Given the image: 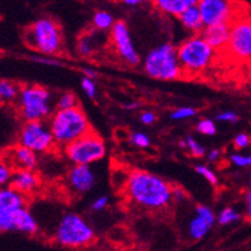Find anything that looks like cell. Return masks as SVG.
Here are the masks:
<instances>
[{
  "instance_id": "cell-1",
  "label": "cell",
  "mask_w": 251,
  "mask_h": 251,
  "mask_svg": "<svg viewBox=\"0 0 251 251\" xmlns=\"http://www.w3.org/2000/svg\"><path fill=\"white\" fill-rule=\"evenodd\" d=\"M127 198L137 206L150 210L168 208L173 200V187L168 182L146 171H132L126 178Z\"/></svg>"
},
{
  "instance_id": "cell-2",
  "label": "cell",
  "mask_w": 251,
  "mask_h": 251,
  "mask_svg": "<svg viewBox=\"0 0 251 251\" xmlns=\"http://www.w3.org/2000/svg\"><path fill=\"white\" fill-rule=\"evenodd\" d=\"M50 133L56 148H66L91 131L89 119L81 106L72 109L56 110L50 119Z\"/></svg>"
},
{
  "instance_id": "cell-3",
  "label": "cell",
  "mask_w": 251,
  "mask_h": 251,
  "mask_svg": "<svg viewBox=\"0 0 251 251\" xmlns=\"http://www.w3.org/2000/svg\"><path fill=\"white\" fill-rule=\"evenodd\" d=\"M25 43L27 47L44 55L60 54L64 45L62 28L53 18H39L25 31Z\"/></svg>"
},
{
  "instance_id": "cell-4",
  "label": "cell",
  "mask_w": 251,
  "mask_h": 251,
  "mask_svg": "<svg viewBox=\"0 0 251 251\" xmlns=\"http://www.w3.org/2000/svg\"><path fill=\"white\" fill-rule=\"evenodd\" d=\"M176 50L182 76H198L208 70L215 56L214 50L205 43L200 35L187 39Z\"/></svg>"
},
{
  "instance_id": "cell-5",
  "label": "cell",
  "mask_w": 251,
  "mask_h": 251,
  "mask_svg": "<svg viewBox=\"0 0 251 251\" xmlns=\"http://www.w3.org/2000/svg\"><path fill=\"white\" fill-rule=\"evenodd\" d=\"M144 70L150 77L162 81H173L182 77V70L177 59V50L169 43L152 49L144 62Z\"/></svg>"
},
{
  "instance_id": "cell-6",
  "label": "cell",
  "mask_w": 251,
  "mask_h": 251,
  "mask_svg": "<svg viewBox=\"0 0 251 251\" xmlns=\"http://www.w3.org/2000/svg\"><path fill=\"white\" fill-rule=\"evenodd\" d=\"M55 242L70 249L86 248L95 241V231L78 214H66L55 231Z\"/></svg>"
},
{
  "instance_id": "cell-7",
  "label": "cell",
  "mask_w": 251,
  "mask_h": 251,
  "mask_svg": "<svg viewBox=\"0 0 251 251\" xmlns=\"http://www.w3.org/2000/svg\"><path fill=\"white\" fill-rule=\"evenodd\" d=\"M18 109L26 122H41L51 113L49 90L40 85H27L21 87Z\"/></svg>"
},
{
  "instance_id": "cell-8",
  "label": "cell",
  "mask_w": 251,
  "mask_h": 251,
  "mask_svg": "<svg viewBox=\"0 0 251 251\" xmlns=\"http://www.w3.org/2000/svg\"><path fill=\"white\" fill-rule=\"evenodd\" d=\"M64 152L75 165H90L105 156V142L95 131H91L81 139L67 145Z\"/></svg>"
},
{
  "instance_id": "cell-9",
  "label": "cell",
  "mask_w": 251,
  "mask_h": 251,
  "mask_svg": "<svg viewBox=\"0 0 251 251\" xmlns=\"http://www.w3.org/2000/svg\"><path fill=\"white\" fill-rule=\"evenodd\" d=\"M226 50L235 59L249 62L251 56V25L249 17H236L231 22Z\"/></svg>"
},
{
  "instance_id": "cell-10",
  "label": "cell",
  "mask_w": 251,
  "mask_h": 251,
  "mask_svg": "<svg viewBox=\"0 0 251 251\" xmlns=\"http://www.w3.org/2000/svg\"><path fill=\"white\" fill-rule=\"evenodd\" d=\"M18 145L33 152H48L56 148L50 129L43 122H26L20 132Z\"/></svg>"
},
{
  "instance_id": "cell-11",
  "label": "cell",
  "mask_w": 251,
  "mask_h": 251,
  "mask_svg": "<svg viewBox=\"0 0 251 251\" xmlns=\"http://www.w3.org/2000/svg\"><path fill=\"white\" fill-rule=\"evenodd\" d=\"M204 27L219 24H231L235 20V5L226 0H201L198 1Z\"/></svg>"
},
{
  "instance_id": "cell-12",
  "label": "cell",
  "mask_w": 251,
  "mask_h": 251,
  "mask_svg": "<svg viewBox=\"0 0 251 251\" xmlns=\"http://www.w3.org/2000/svg\"><path fill=\"white\" fill-rule=\"evenodd\" d=\"M110 30H112L110 37H112L113 47L119 58L129 66H139L140 55L133 47L127 24L125 21H117Z\"/></svg>"
},
{
  "instance_id": "cell-13",
  "label": "cell",
  "mask_w": 251,
  "mask_h": 251,
  "mask_svg": "<svg viewBox=\"0 0 251 251\" xmlns=\"http://www.w3.org/2000/svg\"><path fill=\"white\" fill-rule=\"evenodd\" d=\"M40 185H41L40 176L35 171H26V169H14L9 181V187L26 198L37 191Z\"/></svg>"
},
{
  "instance_id": "cell-14",
  "label": "cell",
  "mask_w": 251,
  "mask_h": 251,
  "mask_svg": "<svg viewBox=\"0 0 251 251\" xmlns=\"http://www.w3.org/2000/svg\"><path fill=\"white\" fill-rule=\"evenodd\" d=\"M70 188L75 194H85L93 188L95 175L89 165H75L67 176Z\"/></svg>"
},
{
  "instance_id": "cell-15",
  "label": "cell",
  "mask_w": 251,
  "mask_h": 251,
  "mask_svg": "<svg viewBox=\"0 0 251 251\" xmlns=\"http://www.w3.org/2000/svg\"><path fill=\"white\" fill-rule=\"evenodd\" d=\"M13 169H26V171H35L39 163V156L36 152L26 149L24 146L16 145L8 149L3 154Z\"/></svg>"
},
{
  "instance_id": "cell-16",
  "label": "cell",
  "mask_w": 251,
  "mask_h": 251,
  "mask_svg": "<svg viewBox=\"0 0 251 251\" xmlns=\"http://www.w3.org/2000/svg\"><path fill=\"white\" fill-rule=\"evenodd\" d=\"M229 28H231V24L213 25V26L204 27L200 36L214 51L226 50L228 39H229Z\"/></svg>"
},
{
  "instance_id": "cell-17",
  "label": "cell",
  "mask_w": 251,
  "mask_h": 251,
  "mask_svg": "<svg viewBox=\"0 0 251 251\" xmlns=\"http://www.w3.org/2000/svg\"><path fill=\"white\" fill-rule=\"evenodd\" d=\"M27 198L21 195L9 186L0 188V214L16 212L18 209L26 208Z\"/></svg>"
},
{
  "instance_id": "cell-18",
  "label": "cell",
  "mask_w": 251,
  "mask_h": 251,
  "mask_svg": "<svg viewBox=\"0 0 251 251\" xmlns=\"http://www.w3.org/2000/svg\"><path fill=\"white\" fill-rule=\"evenodd\" d=\"M13 223H14V231L24 232L27 235H36L39 231V226H37L36 219L33 218L26 208L18 209L13 212Z\"/></svg>"
},
{
  "instance_id": "cell-19",
  "label": "cell",
  "mask_w": 251,
  "mask_h": 251,
  "mask_svg": "<svg viewBox=\"0 0 251 251\" xmlns=\"http://www.w3.org/2000/svg\"><path fill=\"white\" fill-rule=\"evenodd\" d=\"M194 4H198V1L196 0H158V1H154V5L160 12L175 17L181 16L188 7H191Z\"/></svg>"
},
{
  "instance_id": "cell-20",
  "label": "cell",
  "mask_w": 251,
  "mask_h": 251,
  "mask_svg": "<svg viewBox=\"0 0 251 251\" xmlns=\"http://www.w3.org/2000/svg\"><path fill=\"white\" fill-rule=\"evenodd\" d=\"M178 18L181 21V24L183 25V27L192 31V32H201V30L204 28L198 4H194L191 7H188Z\"/></svg>"
},
{
  "instance_id": "cell-21",
  "label": "cell",
  "mask_w": 251,
  "mask_h": 251,
  "mask_svg": "<svg viewBox=\"0 0 251 251\" xmlns=\"http://www.w3.org/2000/svg\"><path fill=\"white\" fill-rule=\"evenodd\" d=\"M20 90V85H17L13 81L0 79V105L17 101Z\"/></svg>"
},
{
  "instance_id": "cell-22",
  "label": "cell",
  "mask_w": 251,
  "mask_h": 251,
  "mask_svg": "<svg viewBox=\"0 0 251 251\" xmlns=\"http://www.w3.org/2000/svg\"><path fill=\"white\" fill-rule=\"evenodd\" d=\"M210 228H212V226H209L204 219L195 215L188 223V235L192 240L199 241V240H201L202 237L206 236V233L210 231Z\"/></svg>"
},
{
  "instance_id": "cell-23",
  "label": "cell",
  "mask_w": 251,
  "mask_h": 251,
  "mask_svg": "<svg viewBox=\"0 0 251 251\" xmlns=\"http://www.w3.org/2000/svg\"><path fill=\"white\" fill-rule=\"evenodd\" d=\"M93 24L95 26V28L100 31H105L112 28L113 25H114V20H113V16L109 12H105V10H98L95 14H94Z\"/></svg>"
},
{
  "instance_id": "cell-24",
  "label": "cell",
  "mask_w": 251,
  "mask_h": 251,
  "mask_svg": "<svg viewBox=\"0 0 251 251\" xmlns=\"http://www.w3.org/2000/svg\"><path fill=\"white\" fill-rule=\"evenodd\" d=\"M14 169L12 168V165L8 163L5 156L3 154H0V188L5 187L9 183L12 173Z\"/></svg>"
},
{
  "instance_id": "cell-25",
  "label": "cell",
  "mask_w": 251,
  "mask_h": 251,
  "mask_svg": "<svg viewBox=\"0 0 251 251\" xmlns=\"http://www.w3.org/2000/svg\"><path fill=\"white\" fill-rule=\"evenodd\" d=\"M241 219V214L238 212H236L233 208H226L223 209L218 215V222L219 225L222 226H228L238 222Z\"/></svg>"
},
{
  "instance_id": "cell-26",
  "label": "cell",
  "mask_w": 251,
  "mask_h": 251,
  "mask_svg": "<svg viewBox=\"0 0 251 251\" xmlns=\"http://www.w3.org/2000/svg\"><path fill=\"white\" fill-rule=\"evenodd\" d=\"M58 110H64V109H72L75 106H78V101H77V96L71 91L62 94L56 102Z\"/></svg>"
},
{
  "instance_id": "cell-27",
  "label": "cell",
  "mask_w": 251,
  "mask_h": 251,
  "mask_svg": "<svg viewBox=\"0 0 251 251\" xmlns=\"http://www.w3.org/2000/svg\"><path fill=\"white\" fill-rule=\"evenodd\" d=\"M196 131L202 133V135L213 136L217 132V126L212 119H201L196 126Z\"/></svg>"
},
{
  "instance_id": "cell-28",
  "label": "cell",
  "mask_w": 251,
  "mask_h": 251,
  "mask_svg": "<svg viewBox=\"0 0 251 251\" xmlns=\"http://www.w3.org/2000/svg\"><path fill=\"white\" fill-rule=\"evenodd\" d=\"M196 217H200L201 219H204L209 226H213L217 221L215 218V214L213 213V210L208 206H205V205H199L196 206Z\"/></svg>"
},
{
  "instance_id": "cell-29",
  "label": "cell",
  "mask_w": 251,
  "mask_h": 251,
  "mask_svg": "<svg viewBox=\"0 0 251 251\" xmlns=\"http://www.w3.org/2000/svg\"><path fill=\"white\" fill-rule=\"evenodd\" d=\"M186 148H188L190 152H191L195 158H201V156L205 155L204 146H202L201 144H199L196 140L192 139L191 136H188L187 139H186Z\"/></svg>"
},
{
  "instance_id": "cell-30",
  "label": "cell",
  "mask_w": 251,
  "mask_h": 251,
  "mask_svg": "<svg viewBox=\"0 0 251 251\" xmlns=\"http://www.w3.org/2000/svg\"><path fill=\"white\" fill-rule=\"evenodd\" d=\"M195 169L196 172H198L199 175H201L209 183H212V185H217V183H218V178H217L215 173L213 172L212 169L208 168L206 165H198Z\"/></svg>"
},
{
  "instance_id": "cell-31",
  "label": "cell",
  "mask_w": 251,
  "mask_h": 251,
  "mask_svg": "<svg viewBox=\"0 0 251 251\" xmlns=\"http://www.w3.org/2000/svg\"><path fill=\"white\" fill-rule=\"evenodd\" d=\"M196 114V110L191 106H185V108H179V109L175 110V112L171 114V118L172 119H187L191 118Z\"/></svg>"
},
{
  "instance_id": "cell-32",
  "label": "cell",
  "mask_w": 251,
  "mask_h": 251,
  "mask_svg": "<svg viewBox=\"0 0 251 251\" xmlns=\"http://www.w3.org/2000/svg\"><path fill=\"white\" fill-rule=\"evenodd\" d=\"M131 142L137 148H148L150 145V139L145 133L137 132L131 136Z\"/></svg>"
},
{
  "instance_id": "cell-33",
  "label": "cell",
  "mask_w": 251,
  "mask_h": 251,
  "mask_svg": "<svg viewBox=\"0 0 251 251\" xmlns=\"http://www.w3.org/2000/svg\"><path fill=\"white\" fill-rule=\"evenodd\" d=\"M93 43L90 41L89 37L83 36L78 43V53L82 56H90L93 54Z\"/></svg>"
},
{
  "instance_id": "cell-34",
  "label": "cell",
  "mask_w": 251,
  "mask_h": 251,
  "mask_svg": "<svg viewBox=\"0 0 251 251\" xmlns=\"http://www.w3.org/2000/svg\"><path fill=\"white\" fill-rule=\"evenodd\" d=\"M81 85H82L83 91L86 93V95L89 96L90 99H94L96 96V86L93 79L87 78V77H83L82 81H81Z\"/></svg>"
},
{
  "instance_id": "cell-35",
  "label": "cell",
  "mask_w": 251,
  "mask_h": 251,
  "mask_svg": "<svg viewBox=\"0 0 251 251\" xmlns=\"http://www.w3.org/2000/svg\"><path fill=\"white\" fill-rule=\"evenodd\" d=\"M235 148L236 149H245L250 145V136L248 133H238L235 137Z\"/></svg>"
},
{
  "instance_id": "cell-36",
  "label": "cell",
  "mask_w": 251,
  "mask_h": 251,
  "mask_svg": "<svg viewBox=\"0 0 251 251\" xmlns=\"http://www.w3.org/2000/svg\"><path fill=\"white\" fill-rule=\"evenodd\" d=\"M232 163L237 167H248L251 164V156L250 155H241V154H233L231 155Z\"/></svg>"
},
{
  "instance_id": "cell-37",
  "label": "cell",
  "mask_w": 251,
  "mask_h": 251,
  "mask_svg": "<svg viewBox=\"0 0 251 251\" xmlns=\"http://www.w3.org/2000/svg\"><path fill=\"white\" fill-rule=\"evenodd\" d=\"M218 121H222V122H232L235 123L238 121V116L235 112H223L221 114H218Z\"/></svg>"
},
{
  "instance_id": "cell-38",
  "label": "cell",
  "mask_w": 251,
  "mask_h": 251,
  "mask_svg": "<svg viewBox=\"0 0 251 251\" xmlns=\"http://www.w3.org/2000/svg\"><path fill=\"white\" fill-rule=\"evenodd\" d=\"M108 202H109V199H108V196H100V198H98L95 201H94L93 209L94 210H96V212H100V210H102V209L106 208Z\"/></svg>"
},
{
  "instance_id": "cell-39",
  "label": "cell",
  "mask_w": 251,
  "mask_h": 251,
  "mask_svg": "<svg viewBox=\"0 0 251 251\" xmlns=\"http://www.w3.org/2000/svg\"><path fill=\"white\" fill-rule=\"evenodd\" d=\"M35 60L39 63H43V64H49V66H62V63L59 60L53 59L50 56H40V58H35Z\"/></svg>"
},
{
  "instance_id": "cell-40",
  "label": "cell",
  "mask_w": 251,
  "mask_h": 251,
  "mask_svg": "<svg viewBox=\"0 0 251 251\" xmlns=\"http://www.w3.org/2000/svg\"><path fill=\"white\" fill-rule=\"evenodd\" d=\"M155 114L151 112H145L141 114V122L144 123V125H152V123L155 122Z\"/></svg>"
},
{
  "instance_id": "cell-41",
  "label": "cell",
  "mask_w": 251,
  "mask_h": 251,
  "mask_svg": "<svg viewBox=\"0 0 251 251\" xmlns=\"http://www.w3.org/2000/svg\"><path fill=\"white\" fill-rule=\"evenodd\" d=\"M245 201H246V215L250 218L251 215V192H246V198H245Z\"/></svg>"
},
{
  "instance_id": "cell-42",
  "label": "cell",
  "mask_w": 251,
  "mask_h": 251,
  "mask_svg": "<svg viewBox=\"0 0 251 251\" xmlns=\"http://www.w3.org/2000/svg\"><path fill=\"white\" fill-rule=\"evenodd\" d=\"M219 156V151L218 150H212V151L209 152V155H208V159L210 160V162H214V160H217Z\"/></svg>"
},
{
  "instance_id": "cell-43",
  "label": "cell",
  "mask_w": 251,
  "mask_h": 251,
  "mask_svg": "<svg viewBox=\"0 0 251 251\" xmlns=\"http://www.w3.org/2000/svg\"><path fill=\"white\" fill-rule=\"evenodd\" d=\"M83 73H85V76L87 77V78H91L93 79L94 77H96V72L94 70H83Z\"/></svg>"
},
{
  "instance_id": "cell-44",
  "label": "cell",
  "mask_w": 251,
  "mask_h": 251,
  "mask_svg": "<svg viewBox=\"0 0 251 251\" xmlns=\"http://www.w3.org/2000/svg\"><path fill=\"white\" fill-rule=\"evenodd\" d=\"M141 3L140 0H126L125 4H127V5H139V4Z\"/></svg>"
},
{
  "instance_id": "cell-45",
  "label": "cell",
  "mask_w": 251,
  "mask_h": 251,
  "mask_svg": "<svg viewBox=\"0 0 251 251\" xmlns=\"http://www.w3.org/2000/svg\"><path fill=\"white\" fill-rule=\"evenodd\" d=\"M137 102H131V104H127V105H125L126 109H135V108H137Z\"/></svg>"
},
{
  "instance_id": "cell-46",
  "label": "cell",
  "mask_w": 251,
  "mask_h": 251,
  "mask_svg": "<svg viewBox=\"0 0 251 251\" xmlns=\"http://www.w3.org/2000/svg\"><path fill=\"white\" fill-rule=\"evenodd\" d=\"M179 145L181 148H186V141H179Z\"/></svg>"
}]
</instances>
